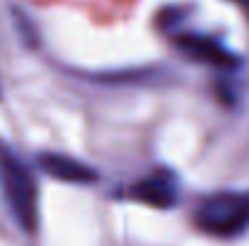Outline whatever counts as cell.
<instances>
[{"label":"cell","mask_w":249,"mask_h":246,"mask_svg":"<svg viewBox=\"0 0 249 246\" xmlns=\"http://www.w3.org/2000/svg\"><path fill=\"white\" fill-rule=\"evenodd\" d=\"M196 227L211 237H237L249 230V193L218 191L196 208Z\"/></svg>","instance_id":"obj_2"},{"label":"cell","mask_w":249,"mask_h":246,"mask_svg":"<svg viewBox=\"0 0 249 246\" xmlns=\"http://www.w3.org/2000/svg\"><path fill=\"white\" fill-rule=\"evenodd\" d=\"M39 166L58 181H68V183H92V181H97V171L89 164L66 157V155H58V152L39 155Z\"/></svg>","instance_id":"obj_5"},{"label":"cell","mask_w":249,"mask_h":246,"mask_svg":"<svg viewBox=\"0 0 249 246\" xmlns=\"http://www.w3.org/2000/svg\"><path fill=\"white\" fill-rule=\"evenodd\" d=\"M131 198L145 203V205H153V208H160V210H169L177 205L179 200V186H177V179L174 174H169L165 169H158L153 171L150 176L136 181L131 186Z\"/></svg>","instance_id":"obj_4"},{"label":"cell","mask_w":249,"mask_h":246,"mask_svg":"<svg viewBox=\"0 0 249 246\" xmlns=\"http://www.w3.org/2000/svg\"><path fill=\"white\" fill-rule=\"evenodd\" d=\"M177 46L194 61H201L206 66H215L220 70H232L240 66V58L218 39L206 34H181L177 36Z\"/></svg>","instance_id":"obj_3"},{"label":"cell","mask_w":249,"mask_h":246,"mask_svg":"<svg viewBox=\"0 0 249 246\" xmlns=\"http://www.w3.org/2000/svg\"><path fill=\"white\" fill-rule=\"evenodd\" d=\"M0 193L10 215L22 232H34L39 225V191L34 174L27 169L12 148L0 143Z\"/></svg>","instance_id":"obj_1"},{"label":"cell","mask_w":249,"mask_h":246,"mask_svg":"<svg viewBox=\"0 0 249 246\" xmlns=\"http://www.w3.org/2000/svg\"><path fill=\"white\" fill-rule=\"evenodd\" d=\"M240 2H242V5L247 7V12H249V0H240Z\"/></svg>","instance_id":"obj_6"}]
</instances>
